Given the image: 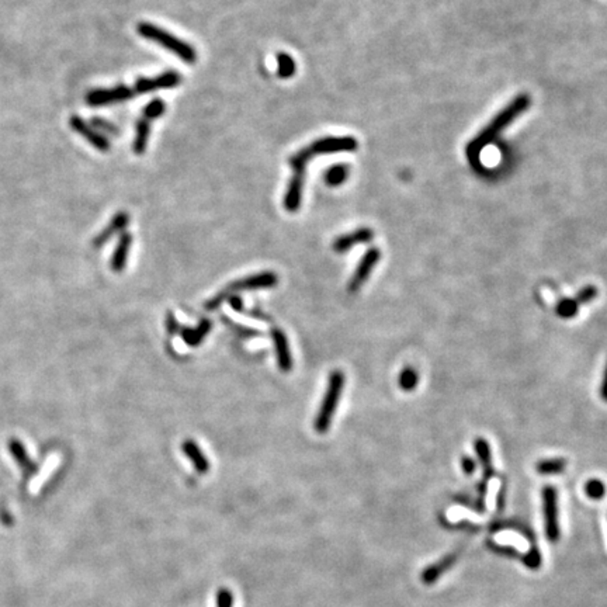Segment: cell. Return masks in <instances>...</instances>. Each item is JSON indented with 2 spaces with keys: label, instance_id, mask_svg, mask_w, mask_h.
<instances>
[{
  "label": "cell",
  "instance_id": "36",
  "mask_svg": "<svg viewBox=\"0 0 607 607\" xmlns=\"http://www.w3.org/2000/svg\"><path fill=\"white\" fill-rule=\"evenodd\" d=\"M600 396L604 402H607V363L604 367V373H603V378H601V385H600Z\"/></svg>",
  "mask_w": 607,
  "mask_h": 607
},
{
  "label": "cell",
  "instance_id": "7",
  "mask_svg": "<svg viewBox=\"0 0 607 607\" xmlns=\"http://www.w3.org/2000/svg\"><path fill=\"white\" fill-rule=\"evenodd\" d=\"M380 259H381V250L378 247H370L364 253L363 258L360 259V262L356 267V270H354V273L349 281L347 290L350 292H356L358 290H360L364 285V283L371 276L374 267L378 265Z\"/></svg>",
  "mask_w": 607,
  "mask_h": 607
},
{
  "label": "cell",
  "instance_id": "17",
  "mask_svg": "<svg viewBox=\"0 0 607 607\" xmlns=\"http://www.w3.org/2000/svg\"><path fill=\"white\" fill-rule=\"evenodd\" d=\"M10 454L13 455V459L16 460V463L21 467V470H24L27 474H35V471L38 470L37 464L31 460V457L28 455L24 444L17 440V439H12L8 444Z\"/></svg>",
  "mask_w": 607,
  "mask_h": 607
},
{
  "label": "cell",
  "instance_id": "8",
  "mask_svg": "<svg viewBox=\"0 0 607 607\" xmlns=\"http://www.w3.org/2000/svg\"><path fill=\"white\" fill-rule=\"evenodd\" d=\"M359 148L356 138L347 137H325L310 145L313 155L337 154V152H354Z\"/></svg>",
  "mask_w": 607,
  "mask_h": 607
},
{
  "label": "cell",
  "instance_id": "15",
  "mask_svg": "<svg viewBox=\"0 0 607 607\" xmlns=\"http://www.w3.org/2000/svg\"><path fill=\"white\" fill-rule=\"evenodd\" d=\"M131 245H132V235L130 232L124 231L117 242V246L113 252L112 261H110V267L114 273L124 272V269L127 266L130 250H131Z\"/></svg>",
  "mask_w": 607,
  "mask_h": 607
},
{
  "label": "cell",
  "instance_id": "29",
  "mask_svg": "<svg viewBox=\"0 0 607 607\" xmlns=\"http://www.w3.org/2000/svg\"><path fill=\"white\" fill-rule=\"evenodd\" d=\"M90 125H91L93 128H96L100 134H103L105 137H106V135L118 137V128H117L114 124H112L110 121L105 120V118L94 117V118H91Z\"/></svg>",
  "mask_w": 607,
  "mask_h": 607
},
{
  "label": "cell",
  "instance_id": "16",
  "mask_svg": "<svg viewBox=\"0 0 607 607\" xmlns=\"http://www.w3.org/2000/svg\"><path fill=\"white\" fill-rule=\"evenodd\" d=\"M182 450L187 455V459L191 461V464L194 466L197 473L207 474L210 471V463L206 457V454L201 451V448L197 446V443H194L190 439L184 440L182 444Z\"/></svg>",
  "mask_w": 607,
  "mask_h": 607
},
{
  "label": "cell",
  "instance_id": "13",
  "mask_svg": "<svg viewBox=\"0 0 607 607\" xmlns=\"http://www.w3.org/2000/svg\"><path fill=\"white\" fill-rule=\"evenodd\" d=\"M374 238V231L370 228H359L350 234L342 235L333 242V250L336 253H346L350 249H353L354 245H363L371 242Z\"/></svg>",
  "mask_w": 607,
  "mask_h": 607
},
{
  "label": "cell",
  "instance_id": "35",
  "mask_svg": "<svg viewBox=\"0 0 607 607\" xmlns=\"http://www.w3.org/2000/svg\"><path fill=\"white\" fill-rule=\"evenodd\" d=\"M229 304H231L232 310H235L236 313H242L243 311V301H242L240 297H238V295L229 297Z\"/></svg>",
  "mask_w": 607,
  "mask_h": 607
},
{
  "label": "cell",
  "instance_id": "20",
  "mask_svg": "<svg viewBox=\"0 0 607 607\" xmlns=\"http://www.w3.org/2000/svg\"><path fill=\"white\" fill-rule=\"evenodd\" d=\"M149 134H150V121H148L146 118L142 117L141 120H138V123L135 125V138H134V143H132V150L135 152L137 155H142L143 152L146 150Z\"/></svg>",
  "mask_w": 607,
  "mask_h": 607
},
{
  "label": "cell",
  "instance_id": "2",
  "mask_svg": "<svg viewBox=\"0 0 607 607\" xmlns=\"http://www.w3.org/2000/svg\"><path fill=\"white\" fill-rule=\"evenodd\" d=\"M137 30H138L141 37L159 44L165 49L170 51V53L175 54L177 58H180L183 62L194 64L197 61V53H195V49L193 48V45L175 37L173 34L168 33L166 30H164L158 26L150 24V23H145V21L139 23Z\"/></svg>",
  "mask_w": 607,
  "mask_h": 607
},
{
  "label": "cell",
  "instance_id": "24",
  "mask_svg": "<svg viewBox=\"0 0 607 607\" xmlns=\"http://www.w3.org/2000/svg\"><path fill=\"white\" fill-rule=\"evenodd\" d=\"M418 384H419V374L414 367L407 366L401 370L398 377V385L402 391L411 392L418 387Z\"/></svg>",
  "mask_w": 607,
  "mask_h": 607
},
{
  "label": "cell",
  "instance_id": "19",
  "mask_svg": "<svg viewBox=\"0 0 607 607\" xmlns=\"http://www.w3.org/2000/svg\"><path fill=\"white\" fill-rule=\"evenodd\" d=\"M474 448L477 452L478 461L481 463V467L484 470L485 478H491L493 475V467H492V452L491 446L484 437H477L474 441Z\"/></svg>",
  "mask_w": 607,
  "mask_h": 607
},
{
  "label": "cell",
  "instance_id": "9",
  "mask_svg": "<svg viewBox=\"0 0 607 607\" xmlns=\"http://www.w3.org/2000/svg\"><path fill=\"white\" fill-rule=\"evenodd\" d=\"M279 276L274 272H262L258 274H252L249 277H243L240 280L234 281L225 290V292L232 297L235 292L245 290H259V288H272L277 285Z\"/></svg>",
  "mask_w": 607,
  "mask_h": 607
},
{
  "label": "cell",
  "instance_id": "10",
  "mask_svg": "<svg viewBox=\"0 0 607 607\" xmlns=\"http://www.w3.org/2000/svg\"><path fill=\"white\" fill-rule=\"evenodd\" d=\"M182 83V76L175 72V71H169V72H164L159 76L155 78H139L132 89L135 96L139 94H145V93H152L155 90H161V89H172L176 87Z\"/></svg>",
  "mask_w": 607,
  "mask_h": 607
},
{
  "label": "cell",
  "instance_id": "3",
  "mask_svg": "<svg viewBox=\"0 0 607 607\" xmlns=\"http://www.w3.org/2000/svg\"><path fill=\"white\" fill-rule=\"evenodd\" d=\"M313 158V152L308 148H304L298 150L295 155L290 158V165L294 170V175L288 183L287 193L284 195V209L288 213H295L302 201V188L306 184V173H307V164Z\"/></svg>",
  "mask_w": 607,
  "mask_h": 607
},
{
  "label": "cell",
  "instance_id": "1",
  "mask_svg": "<svg viewBox=\"0 0 607 607\" xmlns=\"http://www.w3.org/2000/svg\"><path fill=\"white\" fill-rule=\"evenodd\" d=\"M531 105V97L527 93L518 94L511 103L503 107L489 123L488 125L481 130L474 139H471L467 145L466 154L468 161L473 165H477L480 161V155L482 149L491 143L493 139L499 137V134L508 128L518 117H520Z\"/></svg>",
  "mask_w": 607,
  "mask_h": 607
},
{
  "label": "cell",
  "instance_id": "21",
  "mask_svg": "<svg viewBox=\"0 0 607 607\" xmlns=\"http://www.w3.org/2000/svg\"><path fill=\"white\" fill-rule=\"evenodd\" d=\"M455 558H457V554L447 555L446 558H443L441 561H439V563H436L434 565L426 568V570L423 571V575H422L423 582H425V583H433L439 577L443 575L444 571H447V570L454 564Z\"/></svg>",
  "mask_w": 607,
  "mask_h": 607
},
{
  "label": "cell",
  "instance_id": "27",
  "mask_svg": "<svg viewBox=\"0 0 607 607\" xmlns=\"http://www.w3.org/2000/svg\"><path fill=\"white\" fill-rule=\"evenodd\" d=\"M165 112H166L165 101L162 98H154V100H150L149 103L143 107L142 117L146 118L148 121H152V120H157V118L162 117Z\"/></svg>",
  "mask_w": 607,
  "mask_h": 607
},
{
  "label": "cell",
  "instance_id": "18",
  "mask_svg": "<svg viewBox=\"0 0 607 607\" xmlns=\"http://www.w3.org/2000/svg\"><path fill=\"white\" fill-rule=\"evenodd\" d=\"M211 328H213L211 322L209 319H204V321L200 322V325L197 328H193V329L191 328H182L180 335H182V339L186 342V344L195 347L206 339V336L210 333Z\"/></svg>",
  "mask_w": 607,
  "mask_h": 607
},
{
  "label": "cell",
  "instance_id": "25",
  "mask_svg": "<svg viewBox=\"0 0 607 607\" xmlns=\"http://www.w3.org/2000/svg\"><path fill=\"white\" fill-rule=\"evenodd\" d=\"M297 65L291 55L287 53H279L277 54V73L281 79H288L295 75Z\"/></svg>",
  "mask_w": 607,
  "mask_h": 607
},
{
  "label": "cell",
  "instance_id": "11",
  "mask_svg": "<svg viewBox=\"0 0 607 607\" xmlns=\"http://www.w3.org/2000/svg\"><path fill=\"white\" fill-rule=\"evenodd\" d=\"M71 128L83 137L93 148H96L100 152H109L110 150V141L103 134H100L96 128H93L87 121L80 118L79 116H73L69 120Z\"/></svg>",
  "mask_w": 607,
  "mask_h": 607
},
{
  "label": "cell",
  "instance_id": "6",
  "mask_svg": "<svg viewBox=\"0 0 607 607\" xmlns=\"http://www.w3.org/2000/svg\"><path fill=\"white\" fill-rule=\"evenodd\" d=\"M543 512L545 523V534L549 543H556L560 538L558 525V503H556V489L544 486L543 489Z\"/></svg>",
  "mask_w": 607,
  "mask_h": 607
},
{
  "label": "cell",
  "instance_id": "4",
  "mask_svg": "<svg viewBox=\"0 0 607 607\" xmlns=\"http://www.w3.org/2000/svg\"><path fill=\"white\" fill-rule=\"evenodd\" d=\"M343 387H344V374L340 370H335L329 377L328 388H326L325 396L322 399L321 408L318 411V415H317V419L314 423L317 433L322 434V433H326L329 430V426L332 423L333 415H335L336 408H337V403H339L342 392H343Z\"/></svg>",
  "mask_w": 607,
  "mask_h": 607
},
{
  "label": "cell",
  "instance_id": "30",
  "mask_svg": "<svg viewBox=\"0 0 607 607\" xmlns=\"http://www.w3.org/2000/svg\"><path fill=\"white\" fill-rule=\"evenodd\" d=\"M596 297H597V288L595 285L589 284V285H585L583 288L579 290V292L575 297V301L581 306V304H589Z\"/></svg>",
  "mask_w": 607,
  "mask_h": 607
},
{
  "label": "cell",
  "instance_id": "31",
  "mask_svg": "<svg viewBox=\"0 0 607 607\" xmlns=\"http://www.w3.org/2000/svg\"><path fill=\"white\" fill-rule=\"evenodd\" d=\"M525 564H526L529 568H531V570L538 568V567L541 565V555H540V552H538L537 549H531V551L529 552V555L526 556Z\"/></svg>",
  "mask_w": 607,
  "mask_h": 607
},
{
  "label": "cell",
  "instance_id": "33",
  "mask_svg": "<svg viewBox=\"0 0 607 607\" xmlns=\"http://www.w3.org/2000/svg\"><path fill=\"white\" fill-rule=\"evenodd\" d=\"M461 468L467 475H473L477 468V463L473 457H470V455H464L461 459Z\"/></svg>",
  "mask_w": 607,
  "mask_h": 607
},
{
  "label": "cell",
  "instance_id": "34",
  "mask_svg": "<svg viewBox=\"0 0 607 607\" xmlns=\"http://www.w3.org/2000/svg\"><path fill=\"white\" fill-rule=\"evenodd\" d=\"M180 329H182V328L179 326V324H177L175 315H173V313H168V314H166V331H168L170 335H175V333H180Z\"/></svg>",
  "mask_w": 607,
  "mask_h": 607
},
{
  "label": "cell",
  "instance_id": "14",
  "mask_svg": "<svg viewBox=\"0 0 607 607\" xmlns=\"http://www.w3.org/2000/svg\"><path fill=\"white\" fill-rule=\"evenodd\" d=\"M128 222H130L128 213H125V211L117 213L112 218L109 225L103 231H101L100 234H97V236L93 239V246L96 249H98V247H101L103 245H106L113 236H116L120 232H124L127 225H128Z\"/></svg>",
  "mask_w": 607,
  "mask_h": 607
},
{
  "label": "cell",
  "instance_id": "28",
  "mask_svg": "<svg viewBox=\"0 0 607 607\" xmlns=\"http://www.w3.org/2000/svg\"><path fill=\"white\" fill-rule=\"evenodd\" d=\"M585 492H586V495H588L590 499L599 500V499H603V498H604V495H606V486H604L603 481L596 480V478H592V480H589V481L585 484Z\"/></svg>",
  "mask_w": 607,
  "mask_h": 607
},
{
  "label": "cell",
  "instance_id": "26",
  "mask_svg": "<svg viewBox=\"0 0 607 607\" xmlns=\"http://www.w3.org/2000/svg\"><path fill=\"white\" fill-rule=\"evenodd\" d=\"M579 311V304L575 301V298H563L555 307V313L563 319H571L577 317Z\"/></svg>",
  "mask_w": 607,
  "mask_h": 607
},
{
  "label": "cell",
  "instance_id": "22",
  "mask_svg": "<svg viewBox=\"0 0 607 607\" xmlns=\"http://www.w3.org/2000/svg\"><path fill=\"white\" fill-rule=\"evenodd\" d=\"M567 468L565 459H545L536 464V471L540 475H558Z\"/></svg>",
  "mask_w": 607,
  "mask_h": 607
},
{
  "label": "cell",
  "instance_id": "5",
  "mask_svg": "<svg viewBox=\"0 0 607 607\" xmlns=\"http://www.w3.org/2000/svg\"><path fill=\"white\" fill-rule=\"evenodd\" d=\"M135 97L132 86H124L118 85L112 89H94L90 90L86 94V103L90 107H103L110 106L116 103H121V101H127L130 98Z\"/></svg>",
  "mask_w": 607,
  "mask_h": 607
},
{
  "label": "cell",
  "instance_id": "23",
  "mask_svg": "<svg viewBox=\"0 0 607 607\" xmlns=\"http://www.w3.org/2000/svg\"><path fill=\"white\" fill-rule=\"evenodd\" d=\"M350 175V168L344 164H337L331 166L325 173V182L331 187H337L343 184Z\"/></svg>",
  "mask_w": 607,
  "mask_h": 607
},
{
  "label": "cell",
  "instance_id": "12",
  "mask_svg": "<svg viewBox=\"0 0 607 607\" xmlns=\"http://www.w3.org/2000/svg\"><path fill=\"white\" fill-rule=\"evenodd\" d=\"M272 339L274 343V349H276V356H277V364L280 367V370L283 373H290L294 367V360L291 356L290 351V346H288V340L285 333L279 329V328H273L272 329Z\"/></svg>",
  "mask_w": 607,
  "mask_h": 607
},
{
  "label": "cell",
  "instance_id": "32",
  "mask_svg": "<svg viewBox=\"0 0 607 607\" xmlns=\"http://www.w3.org/2000/svg\"><path fill=\"white\" fill-rule=\"evenodd\" d=\"M218 607H232V593L228 589H221L217 597Z\"/></svg>",
  "mask_w": 607,
  "mask_h": 607
}]
</instances>
